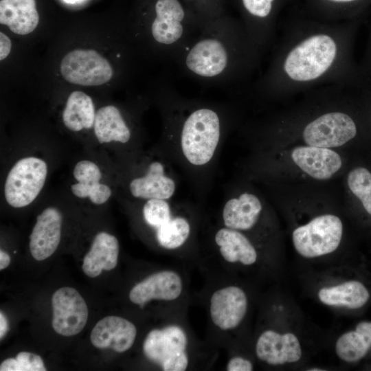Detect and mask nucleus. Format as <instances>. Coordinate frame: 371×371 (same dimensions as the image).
I'll return each mask as SVG.
<instances>
[{
	"mask_svg": "<svg viewBox=\"0 0 371 371\" xmlns=\"http://www.w3.org/2000/svg\"><path fill=\"white\" fill-rule=\"evenodd\" d=\"M94 133L101 144L111 142L129 143L133 132L121 111L113 105L99 109L95 113Z\"/></svg>",
	"mask_w": 371,
	"mask_h": 371,
	"instance_id": "23",
	"label": "nucleus"
},
{
	"mask_svg": "<svg viewBox=\"0 0 371 371\" xmlns=\"http://www.w3.org/2000/svg\"><path fill=\"white\" fill-rule=\"evenodd\" d=\"M346 85L322 87L321 105L305 113L293 123L305 145L334 148L347 144L358 135V124L343 105L344 88Z\"/></svg>",
	"mask_w": 371,
	"mask_h": 371,
	"instance_id": "4",
	"label": "nucleus"
},
{
	"mask_svg": "<svg viewBox=\"0 0 371 371\" xmlns=\"http://www.w3.org/2000/svg\"><path fill=\"white\" fill-rule=\"evenodd\" d=\"M141 213L163 251L179 256L197 251L201 214L196 206L172 199H149L144 201Z\"/></svg>",
	"mask_w": 371,
	"mask_h": 371,
	"instance_id": "5",
	"label": "nucleus"
},
{
	"mask_svg": "<svg viewBox=\"0 0 371 371\" xmlns=\"http://www.w3.org/2000/svg\"><path fill=\"white\" fill-rule=\"evenodd\" d=\"M71 190L77 197H88L93 203L96 205L106 203L112 194L110 187L100 181L89 185L77 182L71 186Z\"/></svg>",
	"mask_w": 371,
	"mask_h": 371,
	"instance_id": "30",
	"label": "nucleus"
},
{
	"mask_svg": "<svg viewBox=\"0 0 371 371\" xmlns=\"http://www.w3.org/2000/svg\"><path fill=\"white\" fill-rule=\"evenodd\" d=\"M267 216L265 203L256 192L236 188L226 196L219 214V223L251 235L259 234Z\"/></svg>",
	"mask_w": 371,
	"mask_h": 371,
	"instance_id": "9",
	"label": "nucleus"
},
{
	"mask_svg": "<svg viewBox=\"0 0 371 371\" xmlns=\"http://www.w3.org/2000/svg\"><path fill=\"white\" fill-rule=\"evenodd\" d=\"M346 184L355 203L371 217V169L363 165L353 167L347 175Z\"/></svg>",
	"mask_w": 371,
	"mask_h": 371,
	"instance_id": "28",
	"label": "nucleus"
},
{
	"mask_svg": "<svg viewBox=\"0 0 371 371\" xmlns=\"http://www.w3.org/2000/svg\"><path fill=\"white\" fill-rule=\"evenodd\" d=\"M242 23L262 56L269 52L277 35L275 23L276 0H238Z\"/></svg>",
	"mask_w": 371,
	"mask_h": 371,
	"instance_id": "15",
	"label": "nucleus"
},
{
	"mask_svg": "<svg viewBox=\"0 0 371 371\" xmlns=\"http://www.w3.org/2000/svg\"><path fill=\"white\" fill-rule=\"evenodd\" d=\"M119 243L115 236L107 232L98 233L91 249L83 260L82 270L90 278L98 276L102 270L114 269L118 261Z\"/></svg>",
	"mask_w": 371,
	"mask_h": 371,
	"instance_id": "22",
	"label": "nucleus"
},
{
	"mask_svg": "<svg viewBox=\"0 0 371 371\" xmlns=\"http://www.w3.org/2000/svg\"><path fill=\"white\" fill-rule=\"evenodd\" d=\"M254 370L252 362L242 356L231 357L226 363L225 370L227 371H251Z\"/></svg>",
	"mask_w": 371,
	"mask_h": 371,
	"instance_id": "33",
	"label": "nucleus"
},
{
	"mask_svg": "<svg viewBox=\"0 0 371 371\" xmlns=\"http://www.w3.org/2000/svg\"><path fill=\"white\" fill-rule=\"evenodd\" d=\"M73 175L78 182L87 185L99 182L102 178L100 168L89 160L78 162L74 168Z\"/></svg>",
	"mask_w": 371,
	"mask_h": 371,
	"instance_id": "31",
	"label": "nucleus"
},
{
	"mask_svg": "<svg viewBox=\"0 0 371 371\" xmlns=\"http://www.w3.org/2000/svg\"><path fill=\"white\" fill-rule=\"evenodd\" d=\"M161 154L186 177L199 199L212 186L225 139L239 121L234 103L188 98L168 82L159 91Z\"/></svg>",
	"mask_w": 371,
	"mask_h": 371,
	"instance_id": "2",
	"label": "nucleus"
},
{
	"mask_svg": "<svg viewBox=\"0 0 371 371\" xmlns=\"http://www.w3.org/2000/svg\"><path fill=\"white\" fill-rule=\"evenodd\" d=\"M207 303L212 326L223 333L236 329L245 319L249 307L246 292L235 284H223L214 289Z\"/></svg>",
	"mask_w": 371,
	"mask_h": 371,
	"instance_id": "12",
	"label": "nucleus"
},
{
	"mask_svg": "<svg viewBox=\"0 0 371 371\" xmlns=\"http://www.w3.org/2000/svg\"><path fill=\"white\" fill-rule=\"evenodd\" d=\"M255 353L260 361L270 366H280L299 361L302 350L295 334L267 329L257 338Z\"/></svg>",
	"mask_w": 371,
	"mask_h": 371,
	"instance_id": "18",
	"label": "nucleus"
},
{
	"mask_svg": "<svg viewBox=\"0 0 371 371\" xmlns=\"http://www.w3.org/2000/svg\"><path fill=\"white\" fill-rule=\"evenodd\" d=\"M66 1H69L70 3H74V1H78V0H65Z\"/></svg>",
	"mask_w": 371,
	"mask_h": 371,
	"instance_id": "40",
	"label": "nucleus"
},
{
	"mask_svg": "<svg viewBox=\"0 0 371 371\" xmlns=\"http://www.w3.org/2000/svg\"><path fill=\"white\" fill-rule=\"evenodd\" d=\"M10 262V257L5 251L0 250V270L6 268Z\"/></svg>",
	"mask_w": 371,
	"mask_h": 371,
	"instance_id": "37",
	"label": "nucleus"
},
{
	"mask_svg": "<svg viewBox=\"0 0 371 371\" xmlns=\"http://www.w3.org/2000/svg\"><path fill=\"white\" fill-rule=\"evenodd\" d=\"M142 349L146 358L163 371H185L193 363L192 339L185 324L175 319L150 330Z\"/></svg>",
	"mask_w": 371,
	"mask_h": 371,
	"instance_id": "7",
	"label": "nucleus"
},
{
	"mask_svg": "<svg viewBox=\"0 0 371 371\" xmlns=\"http://www.w3.org/2000/svg\"><path fill=\"white\" fill-rule=\"evenodd\" d=\"M1 371H19V366L16 359L8 358L0 365Z\"/></svg>",
	"mask_w": 371,
	"mask_h": 371,
	"instance_id": "35",
	"label": "nucleus"
},
{
	"mask_svg": "<svg viewBox=\"0 0 371 371\" xmlns=\"http://www.w3.org/2000/svg\"><path fill=\"white\" fill-rule=\"evenodd\" d=\"M39 21L35 0H1L0 23L17 34L33 32Z\"/></svg>",
	"mask_w": 371,
	"mask_h": 371,
	"instance_id": "24",
	"label": "nucleus"
},
{
	"mask_svg": "<svg viewBox=\"0 0 371 371\" xmlns=\"http://www.w3.org/2000/svg\"><path fill=\"white\" fill-rule=\"evenodd\" d=\"M371 347V322L359 323L355 330L341 335L335 343V352L342 361L356 362L362 359Z\"/></svg>",
	"mask_w": 371,
	"mask_h": 371,
	"instance_id": "26",
	"label": "nucleus"
},
{
	"mask_svg": "<svg viewBox=\"0 0 371 371\" xmlns=\"http://www.w3.org/2000/svg\"><path fill=\"white\" fill-rule=\"evenodd\" d=\"M198 20L201 28L224 15L225 0H183Z\"/></svg>",
	"mask_w": 371,
	"mask_h": 371,
	"instance_id": "29",
	"label": "nucleus"
},
{
	"mask_svg": "<svg viewBox=\"0 0 371 371\" xmlns=\"http://www.w3.org/2000/svg\"><path fill=\"white\" fill-rule=\"evenodd\" d=\"M60 71L70 83L84 86H98L106 83L113 76L109 62L93 49H75L62 59Z\"/></svg>",
	"mask_w": 371,
	"mask_h": 371,
	"instance_id": "14",
	"label": "nucleus"
},
{
	"mask_svg": "<svg viewBox=\"0 0 371 371\" xmlns=\"http://www.w3.org/2000/svg\"><path fill=\"white\" fill-rule=\"evenodd\" d=\"M95 108L90 96L75 91L68 97L63 112L65 126L72 131L90 128L94 125Z\"/></svg>",
	"mask_w": 371,
	"mask_h": 371,
	"instance_id": "27",
	"label": "nucleus"
},
{
	"mask_svg": "<svg viewBox=\"0 0 371 371\" xmlns=\"http://www.w3.org/2000/svg\"><path fill=\"white\" fill-rule=\"evenodd\" d=\"M211 241L217 257L224 264L251 267L258 261L255 242L242 232L218 224L212 231Z\"/></svg>",
	"mask_w": 371,
	"mask_h": 371,
	"instance_id": "17",
	"label": "nucleus"
},
{
	"mask_svg": "<svg viewBox=\"0 0 371 371\" xmlns=\"http://www.w3.org/2000/svg\"><path fill=\"white\" fill-rule=\"evenodd\" d=\"M308 370H311V371H320V370H324L323 369H319V368H312V369H309Z\"/></svg>",
	"mask_w": 371,
	"mask_h": 371,
	"instance_id": "39",
	"label": "nucleus"
},
{
	"mask_svg": "<svg viewBox=\"0 0 371 371\" xmlns=\"http://www.w3.org/2000/svg\"><path fill=\"white\" fill-rule=\"evenodd\" d=\"M52 327L63 336H74L82 331L88 319V308L83 297L74 288L65 286L52 295Z\"/></svg>",
	"mask_w": 371,
	"mask_h": 371,
	"instance_id": "16",
	"label": "nucleus"
},
{
	"mask_svg": "<svg viewBox=\"0 0 371 371\" xmlns=\"http://www.w3.org/2000/svg\"><path fill=\"white\" fill-rule=\"evenodd\" d=\"M12 44L10 39L2 32H0V60L5 59L9 54Z\"/></svg>",
	"mask_w": 371,
	"mask_h": 371,
	"instance_id": "34",
	"label": "nucleus"
},
{
	"mask_svg": "<svg viewBox=\"0 0 371 371\" xmlns=\"http://www.w3.org/2000/svg\"><path fill=\"white\" fill-rule=\"evenodd\" d=\"M344 232L341 218L333 214L318 215L292 232L295 250L302 257L314 258L330 254L339 246Z\"/></svg>",
	"mask_w": 371,
	"mask_h": 371,
	"instance_id": "8",
	"label": "nucleus"
},
{
	"mask_svg": "<svg viewBox=\"0 0 371 371\" xmlns=\"http://www.w3.org/2000/svg\"><path fill=\"white\" fill-rule=\"evenodd\" d=\"M137 328L129 320L119 316H107L95 325L90 335L98 348H111L117 352L128 350L134 344Z\"/></svg>",
	"mask_w": 371,
	"mask_h": 371,
	"instance_id": "21",
	"label": "nucleus"
},
{
	"mask_svg": "<svg viewBox=\"0 0 371 371\" xmlns=\"http://www.w3.org/2000/svg\"><path fill=\"white\" fill-rule=\"evenodd\" d=\"M47 175L45 161L35 157L19 159L9 171L4 186L7 203L13 207L28 205L41 191Z\"/></svg>",
	"mask_w": 371,
	"mask_h": 371,
	"instance_id": "10",
	"label": "nucleus"
},
{
	"mask_svg": "<svg viewBox=\"0 0 371 371\" xmlns=\"http://www.w3.org/2000/svg\"><path fill=\"white\" fill-rule=\"evenodd\" d=\"M128 188L137 199H172L177 188L172 164L161 154L146 163L143 171L130 179Z\"/></svg>",
	"mask_w": 371,
	"mask_h": 371,
	"instance_id": "11",
	"label": "nucleus"
},
{
	"mask_svg": "<svg viewBox=\"0 0 371 371\" xmlns=\"http://www.w3.org/2000/svg\"><path fill=\"white\" fill-rule=\"evenodd\" d=\"M16 359L19 366V371H45L41 357L28 352H19Z\"/></svg>",
	"mask_w": 371,
	"mask_h": 371,
	"instance_id": "32",
	"label": "nucleus"
},
{
	"mask_svg": "<svg viewBox=\"0 0 371 371\" xmlns=\"http://www.w3.org/2000/svg\"><path fill=\"white\" fill-rule=\"evenodd\" d=\"M329 2L335 3H346L349 2H352L357 0H326Z\"/></svg>",
	"mask_w": 371,
	"mask_h": 371,
	"instance_id": "38",
	"label": "nucleus"
},
{
	"mask_svg": "<svg viewBox=\"0 0 371 371\" xmlns=\"http://www.w3.org/2000/svg\"><path fill=\"white\" fill-rule=\"evenodd\" d=\"M8 330V320L4 315V314L2 313V311L0 312V338L2 339Z\"/></svg>",
	"mask_w": 371,
	"mask_h": 371,
	"instance_id": "36",
	"label": "nucleus"
},
{
	"mask_svg": "<svg viewBox=\"0 0 371 371\" xmlns=\"http://www.w3.org/2000/svg\"><path fill=\"white\" fill-rule=\"evenodd\" d=\"M262 57L242 22L225 13L202 27L174 62L201 84L228 87L247 85Z\"/></svg>",
	"mask_w": 371,
	"mask_h": 371,
	"instance_id": "3",
	"label": "nucleus"
},
{
	"mask_svg": "<svg viewBox=\"0 0 371 371\" xmlns=\"http://www.w3.org/2000/svg\"><path fill=\"white\" fill-rule=\"evenodd\" d=\"M62 221L61 213L53 207L38 215L30 236V250L35 260H45L55 252L60 241Z\"/></svg>",
	"mask_w": 371,
	"mask_h": 371,
	"instance_id": "20",
	"label": "nucleus"
},
{
	"mask_svg": "<svg viewBox=\"0 0 371 371\" xmlns=\"http://www.w3.org/2000/svg\"><path fill=\"white\" fill-rule=\"evenodd\" d=\"M350 30L341 23L311 21L277 29L265 71L251 97L271 102L333 85H346Z\"/></svg>",
	"mask_w": 371,
	"mask_h": 371,
	"instance_id": "1",
	"label": "nucleus"
},
{
	"mask_svg": "<svg viewBox=\"0 0 371 371\" xmlns=\"http://www.w3.org/2000/svg\"><path fill=\"white\" fill-rule=\"evenodd\" d=\"M290 157L301 171L319 181L330 179L343 166L341 157L335 150L305 144L293 148Z\"/></svg>",
	"mask_w": 371,
	"mask_h": 371,
	"instance_id": "19",
	"label": "nucleus"
},
{
	"mask_svg": "<svg viewBox=\"0 0 371 371\" xmlns=\"http://www.w3.org/2000/svg\"><path fill=\"white\" fill-rule=\"evenodd\" d=\"M148 32L151 42L168 60L173 61L201 27L183 0H153Z\"/></svg>",
	"mask_w": 371,
	"mask_h": 371,
	"instance_id": "6",
	"label": "nucleus"
},
{
	"mask_svg": "<svg viewBox=\"0 0 371 371\" xmlns=\"http://www.w3.org/2000/svg\"><path fill=\"white\" fill-rule=\"evenodd\" d=\"M317 296L325 305L355 309L363 306L368 302L370 294L361 282L348 280L321 288Z\"/></svg>",
	"mask_w": 371,
	"mask_h": 371,
	"instance_id": "25",
	"label": "nucleus"
},
{
	"mask_svg": "<svg viewBox=\"0 0 371 371\" xmlns=\"http://www.w3.org/2000/svg\"><path fill=\"white\" fill-rule=\"evenodd\" d=\"M186 281L177 271L161 269L146 276L131 289L130 301L140 308L153 301L172 305L179 302L186 293Z\"/></svg>",
	"mask_w": 371,
	"mask_h": 371,
	"instance_id": "13",
	"label": "nucleus"
}]
</instances>
